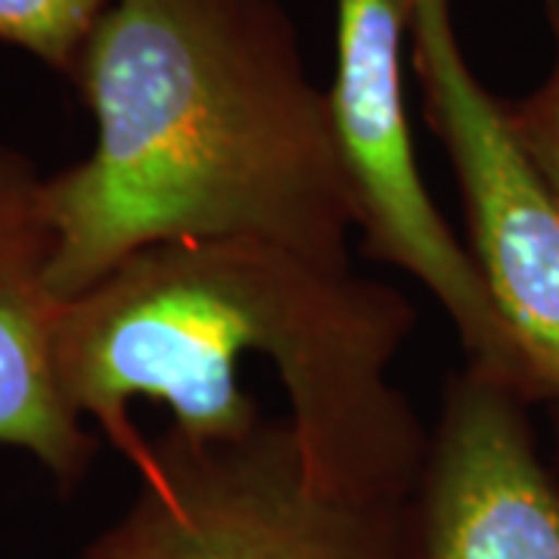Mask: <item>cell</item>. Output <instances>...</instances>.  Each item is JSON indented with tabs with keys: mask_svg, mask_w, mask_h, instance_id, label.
Returning a JSON list of instances; mask_svg holds the SVG:
<instances>
[{
	"mask_svg": "<svg viewBox=\"0 0 559 559\" xmlns=\"http://www.w3.org/2000/svg\"><path fill=\"white\" fill-rule=\"evenodd\" d=\"M32 159L0 143V444L25 451L72 495L100 451L57 367L62 301L50 286L53 227Z\"/></svg>",
	"mask_w": 559,
	"mask_h": 559,
	"instance_id": "obj_7",
	"label": "cell"
},
{
	"mask_svg": "<svg viewBox=\"0 0 559 559\" xmlns=\"http://www.w3.org/2000/svg\"><path fill=\"white\" fill-rule=\"evenodd\" d=\"M72 81L97 143L44 180L60 299L156 242L249 237L352 267L330 97L280 0H112Z\"/></svg>",
	"mask_w": 559,
	"mask_h": 559,
	"instance_id": "obj_1",
	"label": "cell"
},
{
	"mask_svg": "<svg viewBox=\"0 0 559 559\" xmlns=\"http://www.w3.org/2000/svg\"><path fill=\"white\" fill-rule=\"evenodd\" d=\"M404 35L407 0H336V79L326 97L360 252L423 283L454 323L466 360L535 404L520 342L419 175L401 75Z\"/></svg>",
	"mask_w": 559,
	"mask_h": 559,
	"instance_id": "obj_4",
	"label": "cell"
},
{
	"mask_svg": "<svg viewBox=\"0 0 559 559\" xmlns=\"http://www.w3.org/2000/svg\"><path fill=\"white\" fill-rule=\"evenodd\" d=\"M528 407L479 364L448 380L404 507L401 559H559V481Z\"/></svg>",
	"mask_w": 559,
	"mask_h": 559,
	"instance_id": "obj_6",
	"label": "cell"
},
{
	"mask_svg": "<svg viewBox=\"0 0 559 559\" xmlns=\"http://www.w3.org/2000/svg\"><path fill=\"white\" fill-rule=\"evenodd\" d=\"M112 0H0V40L72 79L81 47Z\"/></svg>",
	"mask_w": 559,
	"mask_h": 559,
	"instance_id": "obj_8",
	"label": "cell"
},
{
	"mask_svg": "<svg viewBox=\"0 0 559 559\" xmlns=\"http://www.w3.org/2000/svg\"><path fill=\"white\" fill-rule=\"evenodd\" d=\"M138 495L75 559H401L407 500L320 479L286 417L230 439H150Z\"/></svg>",
	"mask_w": 559,
	"mask_h": 559,
	"instance_id": "obj_3",
	"label": "cell"
},
{
	"mask_svg": "<svg viewBox=\"0 0 559 559\" xmlns=\"http://www.w3.org/2000/svg\"><path fill=\"white\" fill-rule=\"evenodd\" d=\"M544 10L554 35L550 69L532 94L503 103V112L522 150L538 165L540 178L547 180L559 202V0H544Z\"/></svg>",
	"mask_w": 559,
	"mask_h": 559,
	"instance_id": "obj_9",
	"label": "cell"
},
{
	"mask_svg": "<svg viewBox=\"0 0 559 559\" xmlns=\"http://www.w3.org/2000/svg\"><path fill=\"white\" fill-rule=\"evenodd\" d=\"M414 326L392 283L277 242H156L62 301L57 367L72 411L138 469L150 439L134 401L168 407L187 439L240 436L267 419L240 382L242 360L259 358L320 479L407 500L429 429L389 367Z\"/></svg>",
	"mask_w": 559,
	"mask_h": 559,
	"instance_id": "obj_2",
	"label": "cell"
},
{
	"mask_svg": "<svg viewBox=\"0 0 559 559\" xmlns=\"http://www.w3.org/2000/svg\"><path fill=\"white\" fill-rule=\"evenodd\" d=\"M411 66L454 165L469 255L520 342L540 401L559 407V202L463 57L451 0H407Z\"/></svg>",
	"mask_w": 559,
	"mask_h": 559,
	"instance_id": "obj_5",
	"label": "cell"
},
{
	"mask_svg": "<svg viewBox=\"0 0 559 559\" xmlns=\"http://www.w3.org/2000/svg\"><path fill=\"white\" fill-rule=\"evenodd\" d=\"M557 436H559V407H557Z\"/></svg>",
	"mask_w": 559,
	"mask_h": 559,
	"instance_id": "obj_10",
	"label": "cell"
}]
</instances>
